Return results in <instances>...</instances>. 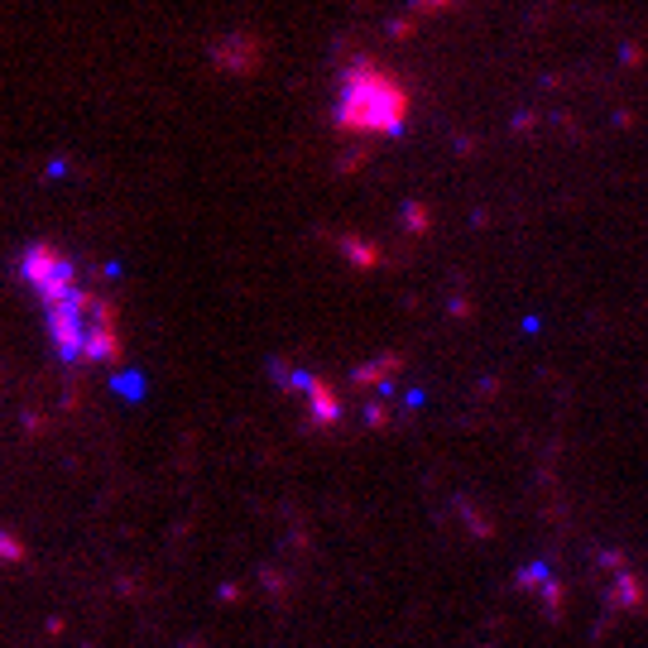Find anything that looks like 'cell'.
<instances>
[{"label": "cell", "instance_id": "5b68a950", "mask_svg": "<svg viewBox=\"0 0 648 648\" xmlns=\"http://www.w3.org/2000/svg\"><path fill=\"white\" fill-rule=\"evenodd\" d=\"M212 63L226 72H255L260 68V44L250 39V34H226V39H216L212 44Z\"/></svg>", "mask_w": 648, "mask_h": 648}, {"label": "cell", "instance_id": "277c9868", "mask_svg": "<svg viewBox=\"0 0 648 648\" xmlns=\"http://www.w3.org/2000/svg\"><path fill=\"white\" fill-rule=\"evenodd\" d=\"M279 370V384L293 389V394H303V404L317 423H336L341 418V404H336V389L322 375H308V370H298V365H274Z\"/></svg>", "mask_w": 648, "mask_h": 648}, {"label": "cell", "instance_id": "7a4b0ae2", "mask_svg": "<svg viewBox=\"0 0 648 648\" xmlns=\"http://www.w3.org/2000/svg\"><path fill=\"white\" fill-rule=\"evenodd\" d=\"M332 120L336 130H346V135H399L408 125V96L384 68H375L370 58H360L336 82Z\"/></svg>", "mask_w": 648, "mask_h": 648}, {"label": "cell", "instance_id": "3957f363", "mask_svg": "<svg viewBox=\"0 0 648 648\" xmlns=\"http://www.w3.org/2000/svg\"><path fill=\"white\" fill-rule=\"evenodd\" d=\"M20 279L39 303H48V298H58V293H68V288L77 284V269H72V260L58 245H44V240H39V245H29L20 255Z\"/></svg>", "mask_w": 648, "mask_h": 648}, {"label": "cell", "instance_id": "6da1fadb", "mask_svg": "<svg viewBox=\"0 0 648 648\" xmlns=\"http://www.w3.org/2000/svg\"><path fill=\"white\" fill-rule=\"evenodd\" d=\"M44 308V332L53 341V356L68 370H101L120 365V327L116 308L96 293V288L72 284L68 293L39 303Z\"/></svg>", "mask_w": 648, "mask_h": 648}, {"label": "cell", "instance_id": "8992f818", "mask_svg": "<svg viewBox=\"0 0 648 648\" xmlns=\"http://www.w3.org/2000/svg\"><path fill=\"white\" fill-rule=\"evenodd\" d=\"M437 5H452V0H413V10H437Z\"/></svg>", "mask_w": 648, "mask_h": 648}]
</instances>
